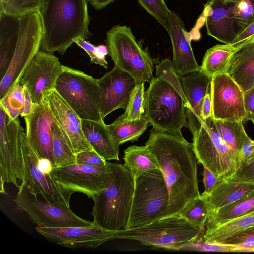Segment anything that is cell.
Masks as SVG:
<instances>
[{
	"label": "cell",
	"mask_w": 254,
	"mask_h": 254,
	"mask_svg": "<svg viewBox=\"0 0 254 254\" xmlns=\"http://www.w3.org/2000/svg\"><path fill=\"white\" fill-rule=\"evenodd\" d=\"M23 130L18 118L10 119L0 105V182L12 184L18 189L24 179V164L19 141Z\"/></svg>",
	"instance_id": "4fadbf2b"
},
{
	"label": "cell",
	"mask_w": 254,
	"mask_h": 254,
	"mask_svg": "<svg viewBox=\"0 0 254 254\" xmlns=\"http://www.w3.org/2000/svg\"><path fill=\"white\" fill-rule=\"evenodd\" d=\"M218 244L235 246L243 249L244 252H250L254 249V225Z\"/></svg>",
	"instance_id": "7bdbcfd3"
},
{
	"label": "cell",
	"mask_w": 254,
	"mask_h": 254,
	"mask_svg": "<svg viewBox=\"0 0 254 254\" xmlns=\"http://www.w3.org/2000/svg\"><path fill=\"white\" fill-rule=\"evenodd\" d=\"M63 65L53 53L39 50L26 68L19 79L28 90L32 102L38 105L44 102V96L55 89Z\"/></svg>",
	"instance_id": "5bb4252c"
},
{
	"label": "cell",
	"mask_w": 254,
	"mask_h": 254,
	"mask_svg": "<svg viewBox=\"0 0 254 254\" xmlns=\"http://www.w3.org/2000/svg\"><path fill=\"white\" fill-rule=\"evenodd\" d=\"M53 139V158L54 167L76 163V154L55 122L51 125Z\"/></svg>",
	"instance_id": "836d02e7"
},
{
	"label": "cell",
	"mask_w": 254,
	"mask_h": 254,
	"mask_svg": "<svg viewBox=\"0 0 254 254\" xmlns=\"http://www.w3.org/2000/svg\"><path fill=\"white\" fill-rule=\"evenodd\" d=\"M169 193L159 169L135 179L134 190L127 229L146 225L160 218L168 207Z\"/></svg>",
	"instance_id": "52a82bcc"
},
{
	"label": "cell",
	"mask_w": 254,
	"mask_h": 254,
	"mask_svg": "<svg viewBox=\"0 0 254 254\" xmlns=\"http://www.w3.org/2000/svg\"><path fill=\"white\" fill-rule=\"evenodd\" d=\"M44 101L47 102L55 123L74 153L93 150L83 133L81 119L57 91L47 92Z\"/></svg>",
	"instance_id": "d6986e66"
},
{
	"label": "cell",
	"mask_w": 254,
	"mask_h": 254,
	"mask_svg": "<svg viewBox=\"0 0 254 254\" xmlns=\"http://www.w3.org/2000/svg\"><path fill=\"white\" fill-rule=\"evenodd\" d=\"M254 211V192L208 214L205 231Z\"/></svg>",
	"instance_id": "f1b7e54d"
},
{
	"label": "cell",
	"mask_w": 254,
	"mask_h": 254,
	"mask_svg": "<svg viewBox=\"0 0 254 254\" xmlns=\"http://www.w3.org/2000/svg\"><path fill=\"white\" fill-rule=\"evenodd\" d=\"M232 178L254 184V157L247 163L239 166Z\"/></svg>",
	"instance_id": "bcb514c9"
},
{
	"label": "cell",
	"mask_w": 254,
	"mask_h": 254,
	"mask_svg": "<svg viewBox=\"0 0 254 254\" xmlns=\"http://www.w3.org/2000/svg\"><path fill=\"white\" fill-rule=\"evenodd\" d=\"M55 90L81 119L104 122L100 111L97 79L92 76L63 65Z\"/></svg>",
	"instance_id": "ba28073f"
},
{
	"label": "cell",
	"mask_w": 254,
	"mask_h": 254,
	"mask_svg": "<svg viewBox=\"0 0 254 254\" xmlns=\"http://www.w3.org/2000/svg\"><path fill=\"white\" fill-rule=\"evenodd\" d=\"M156 77L169 83L181 95L187 104L184 92L181 84L180 77L176 72L173 66L172 61L166 59L159 63L156 66Z\"/></svg>",
	"instance_id": "ab89813d"
},
{
	"label": "cell",
	"mask_w": 254,
	"mask_h": 254,
	"mask_svg": "<svg viewBox=\"0 0 254 254\" xmlns=\"http://www.w3.org/2000/svg\"><path fill=\"white\" fill-rule=\"evenodd\" d=\"M245 120L251 121L254 125V86L244 92Z\"/></svg>",
	"instance_id": "681fc988"
},
{
	"label": "cell",
	"mask_w": 254,
	"mask_h": 254,
	"mask_svg": "<svg viewBox=\"0 0 254 254\" xmlns=\"http://www.w3.org/2000/svg\"><path fill=\"white\" fill-rule=\"evenodd\" d=\"M204 232L176 214L142 227L114 231L113 237L114 240L136 241L153 248L180 250L186 244L203 236Z\"/></svg>",
	"instance_id": "277c9868"
},
{
	"label": "cell",
	"mask_w": 254,
	"mask_h": 254,
	"mask_svg": "<svg viewBox=\"0 0 254 254\" xmlns=\"http://www.w3.org/2000/svg\"><path fill=\"white\" fill-rule=\"evenodd\" d=\"M19 141L24 164V179L22 183L34 195L54 203L69 208L71 191L63 189L55 180L53 174L47 175L39 169L40 157L30 144L23 130L19 135Z\"/></svg>",
	"instance_id": "7c38bea8"
},
{
	"label": "cell",
	"mask_w": 254,
	"mask_h": 254,
	"mask_svg": "<svg viewBox=\"0 0 254 254\" xmlns=\"http://www.w3.org/2000/svg\"><path fill=\"white\" fill-rule=\"evenodd\" d=\"M239 0H208L204 5L207 34L224 44H231L237 36L233 23V10Z\"/></svg>",
	"instance_id": "603a6c76"
},
{
	"label": "cell",
	"mask_w": 254,
	"mask_h": 254,
	"mask_svg": "<svg viewBox=\"0 0 254 254\" xmlns=\"http://www.w3.org/2000/svg\"><path fill=\"white\" fill-rule=\"evenodd\" d=\"M42 26L39 12L19 17L18 39L9 67L0 82V100L19 80L34 57L40 50Z\"/></svg>",
	"instance_id": "30bf717a"
},
{
	"label": "cell",
	"mask_w": 254,
	"mask_h": 254,
	"mask_svg": "<svg viewBox=\"0 0 254 254\" xmlns=\"http://www.w3.org/2000/svg\"><path fill=\"white\" fill-rule=\"evenodd\" d=\"M192 136L197 162L219 178L232 177L239 166L238 157L221 138L213 117L202 120Z\"/></svg>",
	"instance_id": "9c48e42d"
},
{
	"label": "cell",
	"mask_w": 254,
	"mask_h": 254,
	"mask_svg": "<svg viewBox=\"0 0 254 254\" xmlns=\"http://www.w3.org/2000/svg\"><path fill=\"white\" fill-rule=\"evenodd\" d=\"M14 202L16 207L25 212L38 227H68L90 226L93 222L76 215L70 207L51 202L30 193L22 183Z\"/></svg>",
	"instance_id": "8fae6325"
},
{
	"label": "cell",
	"mask_w": 254,
	"mask_h": 254,
	"mask_svg": "<svg viewBox=\"0 0 254 254\" xmlns=\"http://www.w3.org/2000/svg\"><path fill=\"white\" fill-rule=\"evenodd\" d=\"M94 8L100 10L105 7L115 0H87Z\"/></svg>",
	"instance_id": "db71d44e"
},
{
	"label": "cell",
	"mask_w": 254,
	"mask_h": 254,
	"mask_svg": "<svg viewBox=\"0 0 254 254\" xmlns=\"http://www.w3.org/2000/svg\"><path fill=\"white\" fill-rule=\"evenodd\" d=\"M108 55L115 66L135 80L136 85L150 82L154 70L153 60L133 35L131 28L117 25L106 33Z\"/></svg>",
	"instance_id": "8992f818"
},
{
	"label": "cell",
	"mask_w": 254,
	"mask_h": 254,
	"mask_svg": "<svg viewBox=\"0 0 254 254\" xmlns=\"http://www.w3.org/2000/svg\"><path fill=\"white\" fill-rule=\"evenodd\" d=\"M42 0H0V14L20 17L39 12Z\"/></svg>",
	"instance_id": "74e56055"
},
{
	"label": "cell",
	"mask_w": 254,
	"mask_h": 254,
	"mask_svg": "<svg viewBox=\"0 0 254 254\" xmlns=\"http://www.w3.org/2000/svg\"><path fill=\"white\" fill-rule=\"evenodd\" d=\"M236 51L230 44H218L210 48L204 56L200 69L211 78L226 73L230 58Z\"/></svg>",
	"instance_id": "4dcf8cb0"
},
{
	"label": "cell",
	"mask_w": 254,
	"mask_h": 254,
	"mask_svg": "<svg viewBox=\"0 0 254 254\" xmlns=\"http://www.w3.org/2000/svg\"><path fill=\"white\" fill-rule=\"evenodd\" d=\"M24 118L25 134L30 144L40 158L53 163L51 125L55 121L47 102L34 104L30 113Z\"/></svg>",
	"instance_id": "44dd1931"
},
{
	"label": "cell",
	"mask_w": 254,
	"mask_h": 254,
	"mask_svg": "<svg viewBox=\"0 0 254 254\" xmlns=\"http://www.w3.org/2000/svg\"><path fill=\"white\" fill-rule=\"evenodd\" d=\"M124 166L136 179L142 174L159 169L154 155L145 145H132L124 150Z\"/></svg>",
	"instance_id": "f546056e"
},
{
	"label": "cell",
	"mask_w": 254,
	"mask_h": 254,
	"mask_svg": "<svg viewBox=\"0 0 254 254\" xmlns=\"http://www.w3.org/2000/svg\"><path fill=\"white\" fill-rule=\"evenodd\" d=\"M145 145L155 156L169 191V204L161 218L178 214L188 202L200 195L192 144L183 136L152 128Z\"/></svg>",
	"instance_id": "6da1fadb"
},
{
	"label": "cell",
	"mask_w": 254,
	"mask_h": 254,
	"mask_svg": "<svg viewBox=\"0 0 254 254\" xmlns=\"http://www.w3.org/2000/svg\"><path fill=\"white\" fill-rule=\"evenodd\" d=\"M217 129L223 141L237 155L249 136L244 128L243 121H228L214 119Z\"/></svg>",
	"instance_id": "d6a6232c"
},
{
	"label": "cell",
	"mask_w": 254,
	"mask_h": 254,
	"mask_svg": "<svg viewBox=\"0 0 254 254\" xmlns=\"http://www.w3.org/2000/svg\"><path fill=\"white\" fill-rule=\"evenodd\" d=\"M226 73L243 92L254 86V43L236 50L230 58Z\"/></svg>",
	"instance_id": "d4e9b609"
},
{
	"label": "cell",
	"mask_w": 254,
	"mask_h": 254,
	"mask_svg": "<svg viewBox=\"0 0 254 254\" xmlns=\"http://www.w3.org/2000/svg\"><path fill=\"white\" fill-rule=\"evenodd\" d=\"M171 41L174 68L179 76L197 71L200 69L194 57L191 41L192 35L185 27V23L173 11L170 10L167 29Z\"/></svg>",
	"instance_id": "ffe728a7"
},
{
	"label": "cell",
	"mask_w": 254,
	"mask_h": 254,
	"mask_svg": "<svg viewBox=\"0 0 254 254\" xmlns=\"http://www.w3.org/2000/svg\"><path fill=\"white\" fill-rule=\"evenodd\" d=\"M210 93L214 119L228 121L245 120L244 92L227 73L212 77Z\"/></svg>",
	"instance_id": "9a60e30c"
},
{
	"label": "cell",
	"mask_w": 254,
	"mask_h": 254,
	"mask_svg": "<svg viewBox=\"0 0 254 254\" xmlns=\"http://www.w3.org/2000/svg\"><path fill=\"white\" fill-rule=\"evenodd\" d=\"M99 89V108L103 119L114 111L126 110L136 85L128 73L116 66L97 79Z\"/></svg>",
	"instance_id": "ac0fdd59"
},
{
	"label": "cell",
	"mask_w": 254,
	"mask_h": 254,
	"mask_svg": "<svg viewBox=\"0 0 254 254\" xmlns=\"http://www.w3.org/2000/svg\"><path fill=\"white\" fill-rule=\"evenodd\" d=\"M38 165L43 173L47 175H51L54 168L53 162L49 159L39 158Z\"/></svg>",
	"instance_id": "f5cc1de1"
},
{
	"label": "cell",
	"mask_w": 254,
	"mask_h": 254,
	"mask_svg": "<svg viewBox=\"0 0 254 254\" xmlns=\"http://www.w3.org/2000/svg\"><path fill=\"white\" fill-rule=\"evenodd\" d=\"M232 18L237 36L254 22V0H239L234 6Z\"/></svg>",
	"instance_id": "8d00e7d4"
},
{
	"label": "cell",
	"mask_w": 254,
	"mask_h": 254,
	"mask_svg": "<svg viewBox=\"0 0 254 254\" xmlns=\"http://www.w3.org/2000/svg\"><path fill=\"white\" fill-rule=\"evenodd\" d=\"M254 157V140L248 136L243 143L239 153L238 167L247 163Z\"/></svg>",
	"instance_id": "c3c4849f"
},
{
	"label": "cell",
	"mask_w": 254,
	"mask_h": 254,
	"mask_svg": "<svg viewBox=\"0 0 254 254\" xmlns=\"http://www.w3.org/2000/svg\"><path fill=\"white\" fill-rule=\"evenodd\" d=\"M107 177L94 195L91 214L93 222L108 231L126 229L131 211L135 179L124 165L107 161Z\"/></svg>",
	"instance_id": "3957f363"
},
{
	"label": "cell",
	"mask_w": 254,
	"mask_h": 254,
	"mask_svg": "<svg viewBox=\"0 0 254 254\" xmlns=\"http://www.w3.org/2000/svg\"><path fill=\"white\" fill-rule=\"evenodd\" d=\"M250 252H254V249L251 250Z\"/></svg>",
	"instance_id": "11a10c76"
},
{
	"label": "cell",
	"mask_w": 254,
	"mask_h": 254,
	"mask_svg": "<svg viewBox=\"0 0 254 254\" xmlns=\"http://www.w3.org/2000/svg\"><path fill=\"white\" fill-rule=\"evenodd\" d=\"M76 163L100 168L107 166V161L93 150L83 151L76 154Z\"/></svg>",
	"instance_id": "ee69618b"
},
{
	"label": "cell",
	"mask_w": 254,
	"mask_h": 254,
	"mask_svg": "<svg viewBox=\"0 0 254 254\" xmlns=\"http://www.w3.org/2000/svg\"><path fill=\"white\" fill-rule=\"evenodd\" d=\"M25 87L18 81L0 100V105L3 108L10 119H14L22 115L25 101Z\"/></svg>",
	"instance_id": "d590c367"
},
{
	"label": "cell",
	"mask_w": 254,
	"mask_h": 254,
	"mask_svg": "<svg viewBox=\"0 0 254 254\" xmlns=\"http://www.w3.org/2000/svg\"><path fill=\"white\" fill-rule=\"evenodd\" d=\"M36 231L51 243L72 249L96 248L112 240L114 231L92 225L68 227H36Z\"/></svg>",
	"instance_id": "e0dca14e"
},
{
	"label": "cell",
	"mask_w": 254,
	"mask_h": 254,
	"mask_svg": "<svg viewBox=\"0 0 254 254\" xmlns=\"http://www.w3.org/2000/svg\"><path fill=\"white\" fill-rule=\"evenodd\" d=\"M145 92L143 115L153 129L183 136L182 128L187 127L186 102L168 82L152 78Z\"/></svg>",
	"instance_id": "5b68a950"
},
{
	"label": "cell",
	"mask_w": 254,
	"mask_h": 254,
	"mask_svg": "<svg viewBox=\"0 0 254 254\" xmlns=\"http://www.w3.org/2000/svg\"><path fill=\"white\" fill-rule=\"evenodd\" d=\"M202 176L203 183L205 189L203 192L207 193L212 190L219 178L205 167H203Z\"/></svg>",
	"instance_id": "f907efd6"
},
{
	"label": "cell",
	"mask_w": 254,
	"mask_h": 254,
	"mask_svg": "<svg viewBox=\"0 0 254 254\" xmlns=\"http://www.w3.org/2000/svg\"><path fill=\"white\" fill-rule=\"evenodd\" d=\"M19 17L0 14V79L5 74L18 39Z\"/></svg>",
	"instance_id": "4316f807"
},
{
	"label": "cell",
	"mask_w": 254,
	"mask_h": 254,
	"mask_svg": "<svg viewBox=\"0 0 254 254\" xmlns=\"http://www.w3.org/2000/svg\"><path fill=\"white\" fill-rule=\"evenodd\" d=\"M212 116V107L210 93H207L204 98L201 108V119L206 120Z\"/></svg>",
	"instance_id": "816d5d0a"
},
{
	"label": "cell",
	"mask_w": 254,
	"mask_h": 254,
	"mask_svg": "<svg viewBox=\"0 0 254 254\" xmlns=\"http://www.w3.org/2000/svg\"><path fill=\"white\" fill-rule=\"evenodd\" d=\"M78 46L83 49L89 55L91 63L99 64L105 68H107L108 63L105 59L101 58L94 46L85 39L80 38L74 42Z\"/></svg>",
	"instance_id": "f6af8a7d"
},
{
	"label": "cell",
	"mask_w": 254,
	"mask_h": 254,
	"mask_svg": "<svg viewBox=\"0 0 254 254\" xmlns=\"http://www.w3.org/2000/svg\"><path fill=\"white\" fill-rule=\"evenodd\" d=\"M139 4L166 30L170 9L164 0H137Z\"/></svg>",
	"instance_id": "60d3db41"
},
{
	"label": "cell",
	"mask_w": 254,
	"mask_h": 254,
	"mask_svg": "<svg viewBox=\"0 0 254 254\" xmlns=\"http://www.w3.org/2000/svg\"><path fill=\"white\" fill-rule=\"evenodd\" d=\"M254 43V22L239 34L230 44L236 50Z\"/></svg>",
	"instance_id": "7dc6e473"
},
{
	"label": "cell",
	"mask_w": 254,
	"mask_h": 254,
	"mask_svg": "<svg viewBox=\"0 0 254 254\" xmlns=\"http://www.w3.org/2000/svg\"><path fill=\"white\" fill-rule=\"evenodd\" d=\"M87 0H42L39 10L42 37L40 48L49 53L64 55L79 39L92 34L89 24Z\"/></svg>",
	"instance_id": "7a4b0ae2"
},
{
	"label": "cell",
	"mask_w": 254,
	"mask_h": 254,
	"mask_svg": "<svg viewBox=\"0 0 254 254\" xmlns=\"http://www.w3.org/2000/svg\"><path fill=\"white\" fill-rule=\"evenodd\" d=\"M211 79L201 69L180 77L187 101L185 107L186 127L192 135L201 125V106L204 97L210 91Z\"/></svg>",
	"instance_id": "7402d4cb"
},
{
	"label": "cell",
	"mask_w": 254,
	"mask_h": 254,
	"mask_svg": "<svg viewBox=\"0 0 254 254\" xmlns=\"http://www.w3.org/2000/svg\"><path fill=\"white\" fill-rule=\"evenodd\" d=\"M254 192V184L231 177L219 178L209 193L201 194L207 202L209 214Z\"/></svg>",
	"instance_id": "cb8c5ba5"
},
{
	"label": "cell",
	"mask_w": 254,
	"mask_h": 254,
	"mask_svg": "<svg viewBox=\"0 0 254 254\" xmlns=\"http://www.w3.org/2000/svg\"><path fill=\"white\" fill-rule=\"evenodd\" d=\"M180 250L199 252H244V249L235 246L209 243L204 241L203 236L183 246Z\"/></svg>",
	"instance_id": "b9f144b4"
},
{
	"label": "cell",
	"mask_w": 254,
	"mask_h": 254,
	"mask_svg": "<svg viewBox=\"0 0 254 254\" xmlns=\"http://www.w3.org/2000/svg\"><path fill=\"white\" fill-rule=\"evenodd\" d=\"M81 124L84 136L93 150L106 161L119 160V146L104 122L81 119Z\"/></svg>",
	"instance_id": "484cf974"
},
{
	"label": "cell",
	"mask_w": 254,
	"mask_h": 254,
	"mask_svg": "<svg viewBox=\"0 0 254 254\" xmlns=\"http://www.w3.org/2000/svg\"><path fill=\"white\" fill-rule=\"evenodd\" d=\"M149 123L144 115L139 120L134 121L126 120L121 115L112 124L106 125V127L115 143L120 146L127 141L137 140Z\"/></svg>",
	"instance_id": "83f0119b"
},
{
	"label": "cell",
	"mask_w": 254,
	"mask_h": 254,
	"mask_svg": "<svg viewBox=\"0 0 254 254\" xmlns=\"http://www.w3.org/2000/svg\"><path fill=\"white\" fill-rule=\"evenodd\" d=\"M108 168L74 163L54 167L52 174L56 182L64 189L80 192L92 198L105 183Z\"/></svg>",
	"instance_id": "2e32d148"
},
{
	"label": "cell",
	"mask_w": 254,
	"mask_h": 254,
	"mask_svg": "<svg viewBox=\"0 0 254 254\" xmlns=\"http://www.w3.org/2000/svg\"><path fill=\"white\" fill-rule=\"evenodd\" d=\"M209 213L208 205L205 197L200 194L188 202L178 214L188 221L205 231Z\"/></svg>",
	"instance_id": "e575fe53"
},
{
	"label": "cell",
	"mask_w": 254,
	"mask_h": 254,
	"mask_svg": "<svg viewBox=\"0 0 254 254\" xmlns=\"http://www.w3.org/2000/svg\"><path fill=\"white\" fill-rule=\"evenodd\" d=\"M254 225V211L233 219L210 230L205 231V242L218 244L227 238L241 232Z\"/></svg>",
	"instance_id": "1f68e13d"
},
{
	"label": "cell",
	"mask_w": 254,
	"mask_h": 254,
	"mask_svg": "<svg viewBox=\"0 0 254 254\" xmlns=\"http://www.w3.org/2000/svg\"><path fill=\"white\" fill-rule=\"evenodd\" d=\"M144 83L137 84L130 96L127 107L122 116L127 120H139L143 115Z\"/></svg>",
	"instance_id": "f35d334b"
}]
</instances>
